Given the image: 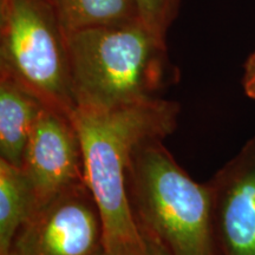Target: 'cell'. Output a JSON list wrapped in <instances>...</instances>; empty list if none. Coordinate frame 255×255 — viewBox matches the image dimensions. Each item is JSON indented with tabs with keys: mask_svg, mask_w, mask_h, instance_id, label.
Here are the masks:
<instances>
[{
	"mask_svg": "<svg viewBox=\"0 0 255 255\" xmlns=\"http://www.w3.org/2000/svg\"><path fill=\"white\" fill-rule=\"evenodd\" d=\"M178 114L176 102L157 98L111 109L76 108L71 115L81 137L85 182L103 220L105 253L151 255L130 208L128 168L139 144L174 132Z\"/></svg>",
	"mask_w": 255,
	"mask_h": 255,
	"instance_id": "cell-1",
	"label": "cell"
},
{
	"mask_svg": "<svg viewBox=\"0 0 255 255\" xmlns=\"http://www.w3.org/2000/svg\"><path fill=\"white\" fill-rule=\"evenodd\" d=\"M77 108L111 109L162 98L176 78L167 39L141 19L66 32Z\"/></svg>",
	"mask_w": 255,
	"mask_h": 255,
	"instance_id": "cell-2",
	"label": "cell"
},
{
	"mask_svg": "<svg viewBox=\"0 0 255 255\" xmlns=\"http://www.w3.org/2000/svg\"><path fill=\"white\" fill-rule=\"evenodd\" d=\"M127 188L146 242L168 255H214L212 186L194 181L163 139H148L133 150Z\"/></svg>",
	"mask_w": 255,
	"mask_h": 255,
	"instance_id": "cell-3",
	"label": "cell"
},
{
	"mask_svg": "<svg viewBox=\"0 0 255 255\" xmlns=\"http://www.w3.org/2000/svg\"><path fill=\"white\" fill-rule=\"evenodd\" d=\"M0 75L71 117L77 105L56 0H0Z\"/></svg>",
	"mask_w": 255,
	"mask_h": 255,
	"instance_id": "cell-4",
	"label": "cell"
},
{
	"mask_svg": "<svg viewBox=\"0 0 255 255\" xmlns=\"http://www.w3.org/2000/svg\"><path fill=\"white\" fill-rule=\"evenodd\" d=\"M104 226L87 183L36 209L5 255H103Z\"/></svg>",
	"mask_w": 255,
	"mask_h": 255,
	"instance_id": "cell-5",
	"label": "cell"
},
{
	"mask_svg": "<svg viewBox=\"0 0 255 255\" xmlns=\"http://www.w3.org/2000/svg\"><path fill=\"white\" fill-rule=\"evenodd\" d=\"M20 169L39 206L87 183L81 137L71 117L50 108L43 110L28 138Z\"/></svg>",
	"mask_w": 255,
	"mask_h": 255,
	"instance_id": "cell-6",
	"label": "cell"
},
{
	"mask_svg": "<svg viewBox=\"0 0 255 255\" xmlns=\"http://www.w3.org/2000/svg\"><path fill=\"white\" fill-rule=\"evenodd\" d=\"M209 183L223 255H255V137Z\"/></svg>",
	"mask_w": 255,
	"mask_h": 255,
	"instance_id": "cell-7",
	"label": "cell"
},
{
	"mask_svg": "<svg viewBox=\"0 0 255 255\" xmlns=\"http://www.w3.org/2000/svg\"><path fill=\"white\" fill-rule=\"evenodd\" d=\"M45 108L14 79L0 75V159L20 168L32 130Z\"/></svg>",
	"mask_w": 255,
	"mask_h": 255,
	"instance_id": "cell-8",
	"label": "cell"
},
{
	"mask_svg": "<svg viewBox=\"0 0 255 255\" xmlns=\"http://www.w3.org/2000/svg\"><path fill=\"white\" fill-rule=\"evenodd\" d=\"M39 207L33 188L19 167L0 159V255Z\"/></svg>",
	"mask_w": 255,
	"mask_h": 255,
	"instance_id": "cell-9",
	"label": "cell"
},
{
	"mask_svg": "<svg viewBox=\"0 0 255 255\" xmlns=\"http://www.w3.org/2000/svg\"><path fill=\"white\" fill-rule=\"evenodd\" d=\"M66 32L139 19L135 0H56Z\"/></svg>",
	"mask_w": 255,
	"mask_h": 255,
	"instance_id": "cell-10",
	"label": "cell"
},
{
	"mask_svg": "<svg viewBox=\"0 0 255 255\" xmlns=\"http://www.w3.org/2000/svg\"><path fill=\"white\" fill-rule=\"evenodd\" d=\"M139 19L158 36L167 39V32L176 18L181 0H135Z\"/></svg>",
	"mask_w": 255,
	"mask_h": 255,
	"instance_id": "cell-11",
	"label": "cell"
},
{
	"mask_svg": "<svg viewBox=\"0 0 255 255\" xmlns=\"http://www.w3.org/2000/svg\"><path fill=\"white\" fill-rule=\"evenodd\" d=\"M242 87L248 97L255 100V50L245 63Z\"/></svg>",
	"mask_w": 255,
	"mask_h": 255,
	"instance_id": "cell-12",
	"label": "cell"
},
{
	"mask_svg": "<svg viewBox=\"0 0 255 255\" xmlns=\"http://www.w3.org/2000/svg\"><path fill=\"white\" fill-rule=\"evenodd\" d=\"M155 252H156V255H168L165 252H163L161 248H158V247L155 248Z\"/></svg>",
	"mask_w": 255,
	"mask_h": 255,
	"instance_id": "cell-13",
	"label": "cell"
},
{
	"mask_svg": "<svg viewBox=\"0 0 255 255\" xmlns=\"http://www.w3.org/2000/svg\"><path fill=\"white\" fill-rule=\"evenodd\" d=\"M103 255H110V254H108V253H104Z\"/></svg>",
	"mask_w": 255,
	"mask_h": 255,
	"instance_id": "cell-14",
	"label": "cell"
}]
</instances>
